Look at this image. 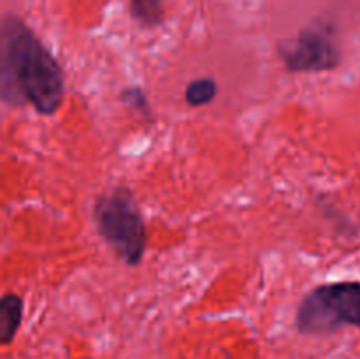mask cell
<instances>
[{
	"mask_svg": "<svg viewBox=\"0 0 360 359\" xmlns=\"http://www.w3.org/2000/svg\"><path fill=\"white\" fill-rule=\"evenodd\" d=\"M122 97L130 108L134 109H139V111H148V99L146 95L141 92V88L132 87V88H127V90L122 92Z\"/></svg>",
	"mask_w": 360,
	"mask_h": 359,
	"instance_id": "obj_8",
	"label": "cell"
},
{
	"mask_svg": "<svg viewBox=\"0 0 360 359\" xmlns=\"http://www.w3.org/2000/svg\"><path fill=\"white\" fill-rule=\"evenodd\" d=\"M130 16L144 28H155L164 23V0H130Z\"/></svg>",
	"mask_w": 360,
	"mask_h": 359,
	"instance_id": "obj_6",
	"label": "cell"
},
{
	"mask_svg": "<svg viewBox=\"0 0 360 359\" xmlns=\"http://www.w3.org/2000/svg\"><path fill=\"white\" fill-rule=\"evenodd\" d=\"M217 94L218 84L213 77H199L186 87L185 99L192 108H200V106L210 104L217 97Z\"/></svg>",
	"mask_w": 360,
	"mask_h": 359,
	"instance_id": "obj_7",
	"label": "cell"
},
{
	"mask_svg": "<svg viewBox=\"0 0 360 359\" xmlns=\"http://www.w3.org/2000/svg\"><path fill=\"white\" fill-rule=\"evenodd\" d=\"M295 322L304 334H330L341 327H360V282L322 284L302 298Z\"/></svg>",
	"mask_w": 360,
	"mask_h": 359,
	"instance_id": "obj_3",
	"label": "cell"
},
{
	"mask_svg": "<svg viewBox=\"0 0 360 359\" xmlns=\"http://www.w3.org/2000/svg\"><path fill=\"white\" fill-rule=\"evenodd\" d=\"M23 319V299L18 294L0 298V345L11 344Z\"/></svg>",
	"mask_w": 360,
	"mask_h": 359,
	"instance_id": "obj_5",
	"label": "cell"
},
{
	"mask_svg": "<svg viewBox=\"0 0 360 359\" xmlns=\"http://www.w3.org/2000/svg\"><path fill=\"white\" fill-rule=\"evenodd\" d=\"M65 95L63 70L35 32L18 16L0 20V99L11 106L30 104L53 115Z\"/></svg>",
	"mask_w": 360,
	"mask_h": 359,
	"instance_id": "obj_1",
	"label": "cell"
},
{
	"mask_svg": "<svg viewBox=\"0 0 360 359\" xmlns=\"http://www.w3.org/2000/svg\"><path fill=\"white\" fill-rule=\"evenodd\" d=\"M98 234L129 266H137L146 250V227L139 204L129 190L102 194L94 206Z\"/></svg>",
	"mask_w": 360,
	"mask_h": 359,
	"instance_id": "obj_2",
	"label": "cell"
},
{
	"mask_svg": "<svg viewBox=\"0 0 360 359\" xmlns=\"http://www.w3.org/2000/svg\"><path fill=\"white\" fill-rule=\"evenodd\" d=\"M278 55L292 73H326L341 63L336 28L327 21H315L297 35L278 44Z\"/></svg>",
	"mask_w": 360,
	"mask_h": 359,
	"instance_id": "obj_4",
	"label": "cell"
}]
</instances>
